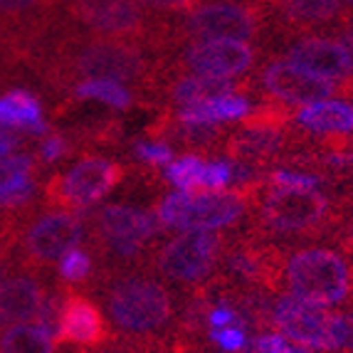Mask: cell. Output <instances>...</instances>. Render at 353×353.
<instances>
[{"mask_svg": "<svg viewBox=\"0 0 353 353\" xmlns=\"http://www.w3.org/2000/svg\"><path fill=\"white\" fill-rule=\"evenodd\" d=\"M92 272H94V259H92V254L82 248L67 250L57 262V274L65 284L89 282Z\"/></svg>", "mask_w": 353, "mask_h": 353, "instance_id": "484cf974", "label": "cell"}, {"mask_svg": "<svg viewBox=\"0 0 353 353\" xmlns=\"http://www.w3.org/2000/svg\"><path fill=\"white\" fill-rule=\"evenodd\" d=\"M252 112V101L248 94H223V97H210V99L195 101V104L178 106L173 117L183 124H235L242 121Z\"/></svg>", "mask_w": 353, "mask_h": 353, "instance_id": "44dd1931", "label": "cell"}, {"mask_svg": "<svg viewBox=\"0 0 353 353\" xmlns=\"http://www.w3.org/2000/svg\"><path fill=\"white\" fill-rule=\"evenodd\" d=\"M32 173H35V159L30 153H12L0 159V190L10 188Z\"/></svg>", "mask_w": 353, "mask_h": 353, "instance_id": "4dcf8cb0", "label": "cell"}, {"mask_svg": "<svg viewBox=\"0 0 353 353\" xmlns=\"http://www.w3.org/2000/svg\"><path fill=\"white\" fill-rule=\"evenodd\" d=\"M265 8L267 20H277L279 25L294 35L314 28H336L346 15L341 0H257Z\"/></svg>", "mask_w": 353, "mask_h": 353, "instance_id": "e0dca14e", "label": "cell"}, {"mask_svg": "<svg viewBox=\"0 0 353 353\" xmlns=\"http://www.w3.org/2000/svg\"><path fill=\"white\" fill-rule=\"evenodd\" d=\"M324 353H353V312L329 314Z\"/></svg>", "mask_w": 353, "mask_h": 353, "instance_id": "4316f807", "label": "cell"}, {"mask_svg": "<svg viewBox=\"0 0 353 353\" xmlns=\"http://www.w3.org/2000/svg\"><path fill=\"white\" fill-rule=\"evenodd\" d=\"M257 89L265 92L267 99L279 104H312V101L326 99L334 92H341V84L314 77L309 72L299 70L289 59H270L257 72Z\"/></svg>", "mask_w": 353, "mask_h": 353, "instance_id": "4fadbf2b", "label": "cell"}, {"mask_svg": "<svg viewBox=\"0 0 353 353\" xmlns=\"http://www.w3.org/2000/svg\"><path fill=\"white\" fill-rule=\"evenodd\" d=\"M284 248L254 232L240 240H225L215 282L225 289H265L270 294L282 292Z\"/></svg>", "mask_w": 353, "mask_h": 353, "instance_id": "30bf717a", "label": "cell"}, {"mask_svg": "<svg viewBox=\"0 0 353 353\" xmlns=\"http://www.w3.org/2000/svg\"><path fill=\"white\" fill-rule=\"evenodd\" d=\"M336 235L341 237V245L346 248V252H353V220H346V215H343V220L336 228Z\"/></svg>", "mask_w": 353, "mask_h": 353, "instance_id": "8d00e7d4", "label": "cell"}, {"mask_svg": "<svg viewBox=\"0 0 353 353\" xmlns=\"http://www.w3.org/2000/svg\"><path fill=\"white\" fill-rule=\"evenodd\" d=\"M343 6H348V8H353V0H341Z\"/></svg>", "mask_w": 353, "mask_h": 353, "instance_id": "f35d334b", "label": "cell"}, {"mask_svg": "<svg viewBox=\"0 0 353 353\" xmlns=\"http://www.w3.org/2000/svg\"><path fill=\"white\" fill-rule=\"evenodd\" d=\"M3 240L8 252L18 248L25 265L37 272L40 267L52 265L67 250L79 248L87 240V223L77 212L59 208L40 212L30 223H20L18 215L10 212L3 223Z\"/></svg>", "mask_w": 353, "mask_h": 353, "instance_id": "8992f818", "label": "cell"}, {"mask_svg": "<svg viewBox=\"0 0 353 353\" xmlns=\"http://www.w3.org/2000/svg\"><path fill=\"white\" fill-rule=\"evenodd\" d=\"M28 139H32V136H25V134H20V131H12V129H0V159L12 156V153L18 151Z\"/></svg>", "mask_w": 353, "mask_h": 353, "instance_id": "e575fe53", "label": "cell"}, {"mask_svg": "<svg viewBox=\"0 0 353 353\" xmlns=\"http://www.w3.org/2000/svg\"><path fill=\"white\" fill-rule=\"evenodd\" d=\"M205 339L223 353H242L248 346L250 336L248 329L242 324H230V326H220V329H208Z\"/></svg>", "mask_w": 353, "mask_h": 353, "instance_id": "f546056e", "label": "cell"}, {"mask_svg": "<svg viewBox=\"0 0 353 353\" xmlns=\"http://www.w3.org/2000/svg\"><path fill=\"white\" fill-rule=\"evenodd\" d=\"M0 353H57V339L37 324H15L0 331Z\"/></svg>", "mask_w": 353, "mask_h": 353, "instance_id": "603a6c76", "label": "cell"}, {"mask_svg": "<svg viewBox=\"0 0 353 353\" xmlns=\"http://www.w3.org/2000/svg\"><path fill=\"white\" fill-rule=\"evenodd\" d=\"M296 129L314 136L324 134H353V104L343 99H319L304 104L292 114Z\"/></svg>", "mask_w": 353, "mask_h": 353, "instance_id": "ffe728a7", "label": "cell"}, {"mask_svg": "<svg viewBox=\"0 0 353 353\" xmlns=\"http://www.w3.org/2000/svg\"><path fill=\"white\" fill-rule=\"evenodd\" d=\"M171 353H183V351H178V348H173V351Z\"/></svg>", "mask_w": 353, "mask_h": 353, "instance_id": "ab89813d", "label": "cell"}, {"mask_svg": "<svg viewBox=\"0 0 353 353\" xmlns=\"http://www.w3.org/2000/svg\"><path fill=\"white\" fill-rule=\"evenodd\" d=\"M70 23L65 28L74 32H89L94 37H117V40L168 42V20H156L146 8L134 0H59Z\"/></svg>", "mask_w": 353, "mask_h": 353, "instance_id": "5b68a950", "label": "cell"}, {"mask_svg": "<svg viewBox=\"0 0 353 353\" xmlns=\"http://www.w3.org/2000/svg\"><path fill=\"white\" fill-rule=\"evenodd\" d=\"M265 185V178L250 185L218 193H176L165 195L156 208V218L163 230H218L230 228L250 210L252 201Z\"/></svg>", "mask_w": 353, "mask_h": 353, "instance_id": "ba28073f", "label": "cell"}, {"mask_svg": "<svg viewBox=\"0 0 353 353\" xmlns=\"http://www.w3.org/2000/svg\"><path fill=\"white\" fill-rule=\"evenodd\" d=\"M289 353H312V348H304V346H294Z\"/></svg>", "mask_w": 353, "mask_h": 353, "instance_id": "74e56055", "label": "cell"}, {"mask_svg": "<svg viewBox=\"0 0 353 353\" xmlns=\"http://www.w3.org/2000/svg\"><path fill=\"white\" fill-rule=\"evenodd\" d=\"M94 289L129 353H156L176 343L181 309L163 279L139 270H104Z\"/></svg>", "mask_w": 353, "mask_h": 353, "instance_id": "6da1fadb", "label": "cell"}, {"mask_svg": "<svg viewBox=\"0 0 353 353\" xmlns=\"http://www.w3.org/2000/svg\"><path fill=\"white\" fill-rule=\"evenodd\" d=\"M72 151V143L65 134H45L40 146H37V159L40 163H57Z\"/></svg>", "mask_w": 353, "mask_h": 353, "instance_id": "d6a6232c", "label": "cell"}, {"mask_svg": "<svg viewBox=\"0 0 353 353\" xmlns=\"http://www.w3.org/2000/svg\"><path fill=\"white\" fill-rule=\"evenodd\" d=\"M163 225L156 212L134 205H104L92 218V245L106 262L104 270H129L146 265L153 237Z\"/></svg>", "mask_w": 353, "mask_h": 353, "instance_id": "277c9868", "label": "cell"}, {"mask_svg": "<svg viewBox=\"0 0 353 353\" xmlns=\"http://www.w3.org/2000/svg\"><path fill=\"white\" fill-rule=\"evenodd\" d=\"M334 32H336V37H339V40H341L343 45L353 52V12H346L343 20H339V25L334 28Z\"/></svg>", "mask_w": 353, "mask_h": 353, "instance_id": "d590c367", "label": "cell"}, {"mask_svg": "<svg viewBox=\"0 0 353 353\" xmlns=\"http://www.w3.org/2000/svg\"><path fill=\"white\" fill-rule=\"evenodd\" d=\"M173 62L176 72H193L208 77H245L257 65V50L245 40H188Z\"/></svg>", "mask_w": 353, "mask_h": 353, "instance_id": "7c38bea8", "label": "cell"}, {"mask_svg": "<svg viewBox=\"0 0 353 353\" xmlns=\"http://www.w3.org/2000/svg\"><path fill=\"white\" fill-rule=\"evenodd\" d=\"M331 178L321 173H304V171H289V168H274L265 176L267 185H277V188H306L319 190L321 185H329Z\"/></svg>", "mask_w": 353, "mask_h": 353, "instance_id": "83f0119b", "label": "cell"}, {"mask_svg": "<svg viewBox=\"0 0 353 353\" xmlns=\"http://www.w3.org/2000/svg\"><path fill=\"white\" fill-rule=\"evenodd\" d=\"M134 159L139 163L148 165V168H165L176 156H173V146L161 139H148V141H134Z\"/></svg>", "mask_w": 353, "mask_h": 353, "instance_id": "f1b7e54d", "label": "cell"}, {"mask_svg": "<svg viewBox=\"0 0 353 353\" xmlns=\"http://www.w3.org/2000/svg\"><path fill=\"white\" fill-rule=\"evenodd\" d=\"M282 289L314 306H353V265L329 248L284 250Z\"/></svg>", "mask_w": 353, "mask_h": 353, "instance_id": "3957f363", "label": "cell"}, {"mask_svg": "<svg viewBox=\"0 0 353 353\" xmlns=\"http://www.w3.org/2000/svg\"><path fill=\"white\" fill-rule=\"evenodd\" d=\"M0 259H6V257H0Z\"/></svg>", "mask_w": 353, "mask_h": 353, "instance_id": "60d3db41", "label": "cell"}, {"mask_svg": "<svg viewBox=\"0 0 353 353\" xmlns=\"http://www.w3.org/2000/svg\"><path fill=\"white\" fill-rule=\"evenodd\" d=\"M201 168L203 159L195 153H185L181 159H173L171 163L163 168L165 183L176 185V190L183 193H195L198 190V181H201Z\"/></svg>", "mask_w": 353, "mask_h": 353, "instance_id": "d4e9b609", "label": "cell"}, {"mask_svg": "<svg viewBox=\"0 0 353 353\" xmlns=\"http://www.w3.org/2000/svg\"><path fill=\"white\" fill-rule=\"evenodd\" d=\"M343 201H334L321 190L306 188H277L262 185L252 201V228L250 232L259 237H314L336 232L343 220Z\"/></svg>", "mask_w": 353, "mask_h": 353, "instance_id": "7a4b0ae2", "label": "cell"}, {"mask_svg": "<svg viewBox=\"0 0 353 353\" xmlns=\"http://www.w3.org/2000/svg\"><path fill=\"white\" fill-rule=\"evenodd\" d=\"M272 329L292 339L296 346L324 351L326 329H329V312L309 301H301L292 294L277 296L272 304Z\"/></svg>", "mask_w": 353, "mask_h": 353, "instance_id": "2e32d148", "label": "cell"}, {"mask_svg": "<svg viewBox=\"0 0 353 353\" xmlns=\"http://www.w3.org/2000/svg\"><path fill=\"white\" fill-rule=\"evenodd\" d=\"M67 292H59V289H45V296L40 301V309H37V326H42L45 331H50L52 336H57L59 316H62V306H65Z\"/></svg>", "mask_w": 353, "mask_h": 353, "instance_id": "1f68e13d", "label": "cell"}, {"mask_svg": "<svg viewBox=\"0 0 353 353\" xmlns=\"http://www.w3.org/2000/svg\"><path fill=\"white\" fill-rule=\"evenodd\" d=\"M59 0H0V37H18L40 32L52 23Z\"/></svg>", "mask_w": 353, "mask_h": 353, "instance_id": "d6986e66", "label": "cell"}, {"mask_svg": "<svg viewBox=\"0 0 353 353\" xmlns=\"http://www.w3.org/2000/svg\"><path fill=\"white\" fill-rule=\"evenodd\" d=\"M72 97L82 101H99L104 106H112L119 112H126L134 106V94L121 82L114 79H84L72 87Z\"/></svg>", "mask_w": 353, "mask_h": 353, "instance_id": "cb8c5ba5", "label": "cell"}, {"mask_svg": "<svg viewBox=\"0 0 353 353\" xmlns=\"http://www.w3.org/2000/svg\"><path fill=\"white\" fill-rule=\"evenodd\" d=\"M287 59L299 70L329 82L353 79V52L339 37L329 35H296L287 45Z\"/></svg>", "mask_w": 353, "mask_h": 353, "instance_id": "5bb4252c", "label": "cell"}, {"mask_svg": "<svg viewBox=\"0 0 353 353\" xmlns=\"http://www.w3.org/2000/svg\"><path fill=\"white\" fill-rule=\"evenodd\" d=\"M0 129L20 131L25 136L50 134L42 101L28 89H10L0 97Z\"/></svg>", "mask_w": 353, "mask_h": 353, "instance_id": "7402d4cb", "label": "cell"}, {"mask_svg": "<svg viewBox=\"0 0 353 353\" xmlns=\"http://www.w3.org/2000/svg\"><path fill=\"white\" fill-rule=\"evenodd\" d=\"M126 165L104 156H84L70 171L52 176L42 188V201L48 208L79 212L99 203L109 190L124 183Z\"/></svg>", "mask_w": 353, "mask_h": 353, "instance_id": "8fae6325", "label": "cell"}, {"mask_svg": "<svg viewBox=\"0 0 353 353\" xmlns=\"http://www.w3.org/2000/svg\"><path fill=\"white\" fill-rule=\"evenodd\" d=\"M54 339L77 348H97L114 343V334L106 324L101 306L89 294H79V292H67Z\"/></svg>", "mask_w": 353, "mask_h": 353, "instance_id": "9a60e30c", "label": "cell"}, {"mask_svg": "<svg viewBox=\"0 0 353 353\" xmlns=\"http://www.w3.org/2000/svg\"><path fill=\"white\" fill-rule=\"evenodd\" d=\"M267 12L257 0H205L181 18L168 20V40H257L267 28Z\"/></svg>", "mask_w": 353, "mask_h": 353, "instance_id": "52a82bcc", "label": "cell"}, {"mask_svg": "<svg viewBox=\"0 0 353 353\" xmlns=\"http://www.w3.org/2000/svg\"><path fill=\"white\" fill-rule=\"evenodd\" d=\"M223 248L225 237L212 230H181V235L151 250L146 265L163 282L190 292L212 279Z\"/></svg>", "mask_w": 353, "mask_h": 353, "instance_id": "9c48e42d", "label": "cell"}, {"mask_svg": "<svg viewBox=\"0 0 353 353\" xmlns=\"http://www.w3.org/2000/svg\"><path fill=\"white\" fill-rule=\"evenodd\" d=\"M45 287L40 274L32 272H6L0 259V329L25 324L35 316Z\"/></svg>", "mask_w": 353, "mask_h": 353, "instance_id": "ac0fdd59", "label": "cell"}, {"mask_svg": "<svg viewBox=\"0 0 353 353\" xmlns=\"http://www.w3.org/2000/svg\"><path fill=\"white\" fill-rule=\"evenodd\" d=\"M292 348L294 346H292L287 336H282L279 331L277 334L262 331V334H257L254 339H250L242 353H289Z\"/></svg>", "mask_w": 353, "mask_h": 353, "instance_id": "836d02e7", "label": "cell"}]
</instances>
